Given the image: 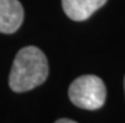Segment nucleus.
<instances>
[{
  "label": "nucleus",
  "mask_w": 125,
  "mask_h": 123,
  "mask_svg": "<svg viewBox=\"0 0 125 123\" xmlns=\"http://www.w3.org/2000/svg\"><path fill=\"white\" fill-rule=\"evenodd\" d=\"M48 72V62L44 53L37 47H25L19 50L13 62L9 87L17 93L32 90L46 82Z\"/></svg>",
  "instance_id": "nucleus-1"
},
{
  "label": "nucleus",
  "mask_w": 125,
  "mask_h": 123,
  "mask_svg": "<svg viewBox=\"0 0 125 123\" xmlns=\"http://www.w3.org/2000/svg\"><path fill=\"white\" fill-rule=\"evenodd\" d=\"M124 87H125V81H124Z\"/></svg>",
  "instance_id": "nucleus-6"
},
{
  "label": "nucleus",
  "mask_w": 125,
  "mask_h": 123,
  "mask_svg": "<svg viewBox=\"0 0 125 123\" xmlns=\"http://www.w3.org/2000/svg\"><path fill=\"white\" fill-rule=\"evenodd\" d=\"M68 97L78 108L95 111L104 106L106 99V88L101 79L96 75H81L70 85Z\"/></svg>",
  "instance_id": "nucleus-2"
},
{
  "label": "nucleus",
  "mask_w": 125,
  "mask_h": 123,
  "mask_svg": "<svg viewBox=\"0 0 125 123\" xmlns=\"http://www.w3.org/2000/svg\"><path fill=\"white\" fill-rule=\"evenodd\" d=\"M107 0H62V8L70 19L83 21L102 8Z\"/></svg>",
  "instance_id": "nucleus-4"
},
{
  "label": "nucleus",
  "mask_w": 125,
  "mask_h": 123,
  "mask_svg": "<svg viewBox=\"0 0 125 123\" xmlns=\"http://www.w3.org/2000/svg\"><path fill=\"white\" fill-rule=\"evenodd\" d=\"M54 123H77V122L72 121V119H68V118H60V119H57Z\"/></svg>",
  "instance_id": "nucleus-5"
},
{
  "label": "nucleus",
  "mask_w": 125,
  "mask_h": 123,
  "mask_svg": "<svg viewBox=\"0 0 125 123\" xmlns=\"http://www.w3.org/2000/svg\"><path fill=\"white\" fill-rule=\"evenodd\" d=\"M23 19L24 10L18 0H0V33H15Z\"/></svg>",
  "instance_id": "nucleus-3"
}]
</instances>
